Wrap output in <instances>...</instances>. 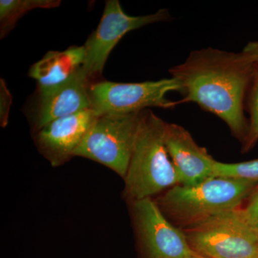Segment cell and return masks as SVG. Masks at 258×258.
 Instances as JSON below:
<instances>
[{"mask_svg":"<svg viewBox=\"0 0 258 258\" xmlns=\"http://www.w3.org/2000/svg\"><path fill=\"white\" fill-rule=\"evenodd\" d=\"M256 64L244 52L209 48L195 50L183 63L169 70L181 86L183 98L176 105L195 103L217 115L231 134L243 143L248 132L244 101Z\"/></svg>","mask_w":258,"mask_h":258,"instance_id":"1","label":"cell"},{"mask_svg":"<svg viewBox=\"0 0 258 258\" xmlns=\"http://www.w3.org/2000/svg\"><path fill=\"white\" fill-rule=\"evenodd\" d=\"M257 186L252 181L216 176L195 186L176 185L156 203L169 220L184 229L240 208Z\"/></svg>","mask_w":258,"mask_h":258,"instance_id":"2","label":"cell"},{"mask_svg":"<svg viewBox=\"0 0 258 258\" xmlns=\"http://www.w3.org/2000/svg\"><path fill=\"white\" fill-rule=\"evenodd\" d=\"M165 121L151 110L142 112L138 137L126 174L125 197L132 203L152 198L180 184L164 142Z\"/></svg>","mask_w":258,"mask_h":258,"instance_id":"3","label":"cell"},{"mask_svg":"<svg viewBox=\"0 0 258 258\" xmlns=\"http://www.w3.org/2000/svg\"><path fill=\"white\" fill-rule=\"evenodd\" d=\"M195 253L208 258H258V232L241 208L181 229Z\"/></svg>","mask_w":258,"mask_h":258,"instance_id":"4","label":"cell"},{"mask_svg":"<svg viewBox=\"0 0 258 258\" xmlns=\"http://www.w3.org/2000/svg\"><path fill=\"white\" fill-rule=\"evenodd\" d=\"M142 112L98 115L75 152L124 178L142 122Z\"/></svg>","mask_w":258,"mask_h":258,"instance_id":"5","label":"cell"},{"mask_svg":"<svg viewBox=\"0 0 258 258\" xmlns=\"http://www.w3.org/2000/svg\"><path fill=\"white\" fill-rule=\"evenodd\" d=\"M181 93V86L174 78L142 83L98 81L89 88L91 108L97 114H129L151 107L170 109L177 106L167 94Z\"/></svg>","mask_w":258,"mask_h":258,"instance_id":"6","label":"cell"},{"mask_svg":"<svg viewBox=\"0 0 258 258\" xmlns=\"http://www.w3.org/2000/svg\"><path fill=\"white\" fill-rule=\"evenodd\" d=\"M169 10L161 9L154 14L131 16L124 13L119 1L108 0L98 28L83 45L86 59L83 70L92 82L101 76L108 56L125 34L149 24L170 19Z\"/></svg>","mask_w":258,"mask_h":258,"instance_id":"7","label":"cell"},{"mask_svg":"<svg viewBox=\"0 0 258 258\" xmlns=\"http://www.w3.org/2000/svg\"><path fill=\"white\" fill-rule=\"evenodd\" d=\"M132 216L144 258H191L182 230L173 225L152 198L132 203Z\"/></svg>","mask_w":258,"mask_h":258,"instance_id":"8","label":"cell"},{"mask_svg":"<svg viewBox=\"0 0 258 258\" xmlns=\"http://www.w3.org/2000/svg\"><path fill=\"white\" fill-rule=\"evenodd\" d=\"M98 114L91 109L57 118L35 132L39 152L56 167L74 157Z\"/></svg>","mask_w":258,"mask_h":258,"instance_id":"9","label":"cell"},{"mask_svg":"<svg viewBox=\"0 0 258 258\" xmlns=\"http://www.w3.org/2000/svg\"><path fill=\"white\" fill-rule=\"evenodd\" d=\"M164 142L180 184L195 186L215 176L216 160L181 125L166 123Z\"/></svg>","mask_w":258,"mask_h":258,"instance_id":"10","label":"cell"},{"mask_svg":"<svg viewBox=\"0 0 258 258\" xmlns=\"http://www.w3.org/2000/svg\"><path fill=\"white\" fill-rule=\"evenodd\" d=\"M92 83L82 68L66 82L38 87L34 132L57 118L91 109L89 88Z\"/></svg>","mask_w":258,"mask_h":258,"instance_id":"11","label":"cell"},{"mask_svg":"<svg viewBox=\"0 0 258 258\" xmlns=\"http://www.w3.org/2000/svg\"><path fill=\"white\" fill-rule=\"evenodd\" d=\"M86 59L84 46H72L64 51H50L29 71L38 87L55 86L72 78L82 69Z\"/></svg>","mask_w":258,"mask_h":258,"instance_id":"12","label":"cell"},{"mask_svg":"<svg viewBox=\"0 0 258 258\" xmlns=\"http://www.w3.org/2000/svg\"><path fill=\"white\" fill-rule=\"evenodd\" d=\"M60 0H1L0 1V34L3 38L24 15L32 10L52 9L60 6Z\"/></svg>","mask_w":258,"mask_h":258,"instance_id":"13","label":"cell"},{"mask_svg":"<svg viewBox=\"0 0 258 258\" xmlns=\"http://www.w3.org/2000/svg\"><path fill=\"white\" fill-rule=\"evenodd\" d=\"M247 109L249 114L248 132L242 143V152L246 153L258 142V66L254 70L253 78L248 91Z\"/></svg>","mask_w":258,"mask_h":258,"instance_id":"14","label":"cell"},{"mask_svg":"<svg viewBox=\"0 0 258 258\" xmlns=\"http://www.w3.org/2000/svg\"><path fill=\"white\" fill-rule=\"evenodd\" d=\"M215 176L246 180L258 184V159L239 163H223L216 161Z\"/></svg>","mask_w":258,"mask_h":258,"instance_id":"15","label":"cell"},{"mask_svg":"<svg viewBox=\"0 0 258 258\" xmlns=\"http://www.w3.org/2000/svg\"><path fill=\"white\" fill-rule=\"evenodd\" d=\"M13 98L6 83L0 79V124L5 127L8 123Z\"/></svg>","mask_w":258,"mask_h":258,"instance_id":"16","label":"cell"},{"mask_svg":"<svg viewBox=\"0 0 258 258\" xmlns=\"http://www.w3.org/2000/svg\"><path fill=\"white\" fill-rule=\"evenodd\" d=\"M241 211L246 221L258 232V189L247 199V205Z\"/></svg>","mask_w":258,"mask_h":258,"instance_id":"17","label":"cell"},{"mask_svg":"<svg viewBox=\"0 0 258 258\" xmlns=\"http://www.w3.org/2000/svg\"><path fill=\"white\" fill-rule=\"evenodd\" d=\"M242 52L248 55L252 58L254 63L258 66V42H249Z\"/></svg>","mask_w":258,"mask_h":258,"instance_id":"18","label":"cell"},{"mask_svg":"<svg viewBox=\"0 0 258 258\" xmlns=\"http://www.w3.org/2000/svg\"><path fill=\"white\" fill-rule=\"evenodd\" d=\"M191 258H208V257H203V256L200 255V254H196V253H195V252H194L192 257H191Z\"/></svg>","mask_w":258,"mask_h":258,"instance_id":"19","label":"cell"}]
</instances>
